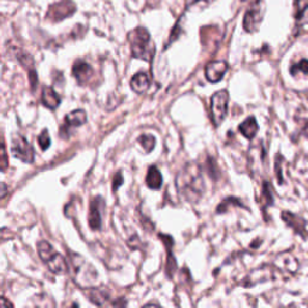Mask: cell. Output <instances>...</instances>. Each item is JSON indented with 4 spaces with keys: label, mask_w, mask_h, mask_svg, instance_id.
<instances>
[{
    "label": "cell",
    "mask_w": 308,
    "mask_h": 308,
    "mask_svg": "<svg viewBox=\"0 0 308 308\" xmlns=\"http://www.w3.org/2000/svg\"><path fill=\"white\" fill-rule=\"evenodd\" d=\"M176 188L182 200L198 204L206 191L203 169L197 163H188L176 177Z\"/></svg>",
    "instance_id": "6da1fadb"
},
{
    "label": "cell",
    "mask_w": 308,
    "mask_h": 308,
    "mask_svg": "<svg viewBox=\"0 0 308 308\" xmlns=\"http://www.w3.org/2000/svg\"><path fill=\"white\" fill-rule=\"evenodd\" d=\"M128 40L130 42L131 54L134 58L144 59V61H152L155 48L151 42V35L147 29L138 26L129 33Z\"/></svg>",
    "instance_id": "7a4b0ae2"
},
{
    "label": "cell",
    "mask_w": 308,
    "mask_h": 308,
    "mask_svg": "<svg viewBox=\"0 0 308 308\" xmlns=\"http://www.w3.org/2000/svg\"><path fill=\"white\" fill-rule=\"evenodd\" d=\"M38 253L40 259L47 265L48 270L54 274H65L69 271L65 258L53 249V247L46 241L38 243Z\"/></svg>",
    "instance_id": "3957f363"
},
{
    "label": "cell",
    "mask_w": 308,
    "mask_h": 308,
    "mask_svg": "<svg viewBox=\"0 0 308 308\" xmlns=\"http://www.w3.org/2000/svg\"><path fill=\"white\" fill-rule=\"evenodd\" d=\"M228 104H229V93L219 91L214 93L211 98V118L214 127H219L228 115Z\"/></svg>",
    "instance_id": "277c9868"
},
{
    "label": "cell",
    "mask_w": 308,
    "mask_h": 308,
    "mask_svg": "<svg viewBox=\"0 0 308 308\" xmlns=\"http://www.w3.org/2000/svg\"><path fill=\"white\" fill-rule=\"evenodd\" d=\"M265 5L263 0H256L250 8L247 10L243 18V28L248 33H254L258 31L261 21L264 18Z\"/></svg>",
    "instance_id": "5b68a950"
},
{
    "label": "cell",
    "mask_w": 308,
    "mask_h": 308,
    "mask_svg": "<svg viewBox=\"0 0 308 308\" xmlns=\"http://www.w3.org/2000/svg\"><path fill=\"white\" fill-rule=\"evenodd\" d=\"M11 152L16 158L23 163L32 164L34 161V148L22 135H15L12 137Z\"/></svg>",
    "instance_id": "8992f818"
},
{
    "label": "cell",
    "mask_w": 308,
    "mask_h": 308,
    "mask_svg": "<svg viewBox=\"0 0 308 308\" xmlns=\"http://www.w3.org/2000/svg\"><path fill=\"white\" fill-rule=\"evenodd\" d=\"M76 12V5L72 0H61L49 6L46 18L51 22H61Z\"/></svg>",
    "instance_id": "52a82bcc"
},
{
    "label": "cell",
    "mask_w": 308,
    "mask_h": 308,
    "mask_svg": "<svg viewBox=\"0 0 308 308\" xmlns=\"http://www.w3.org/2000/svg\"><path fill=\"white\" fill-rule=\"evenodd\" d=\"M104 207V200H102V198L100 197L95 198L91 203V206H89L88 223L89 227H91L93 230H99L101 228V216Z\"/></svg>",
    "instance_id": "ba28073f"
},
{
    "label": "cell",
    "mask_w": 308,
    "mask_h": 308,
    "mask_svg": "<svg viewBox=\"0 0 308 308\" xmlns=\"http://www.w3.org/2000/svg\"><path fill=\"white\" fill-rule=\"evenodd\" d=\"M228 71V63L224 61H214L208 63L205 68V76H206L207 81L211 83H217L219 82L225 72Z\"/></svg>",
    "instance_id": "9c48e42d"
},
{
    "label": "cell",
    "mask_w": 308,
    "mask_h": 308,
    "mask_svg": "<svg viewBox=\"0 0 308 308\" xmlns=\"http://www.w3.org/2000/svg\"><path fill=\"white\" fill-rule=\"evenodd\" d=\"M282 219L288 227H290L291 229L295 231L296 234H299L301 237L307 238L308 237V231L306 229V220L302 218L296 216V214L290 213L288 211L282 212Z\"/></svg>",
    "instance_id": "30bf717a"
},
{
    "label": "cell",
    "mask_w": 308,
    "mask_h": 308,
    "mask_svg": "<svg viewBox=\"0 0 308 308\" xmlns=\"http://www.w3.org/2000/svg\"><path fill=\"white\" fill-rule=\"evenodd\" d=\"M72 75L78 82V85H86L93 77V69L85 61H77L72 68Z\"/></svg>",
    "instance_id": "8fae6325"
},
{
    "label": "cell",
    "mask_w": 308,
    "mask_h": 308,
    "mask_svg": "<svg viewBox=\"0 0 308 308\" xmlns=\"http://www.w3.org/2000/svg\"><path fill=\"white\" fill-rule=\"evenodd\" d=\"M86 123H87V115H86V112L83 110H75L69 115H66L64 125H63L62 129L68 130L70 128L81 127V125Z\"/></svg>",
    "instance_id": "7c38bea8"
},
{
    "label": "cell",
    "mask_w": 308,
    "mask_h": 308,
    "mask_svg": "<svg viewBox=\"0 0 308 308\" xmlns=\"http://www.w3.org/2000/svg\"><path fill=\"white\" fill-rule=\"evenodd\" d=\"M150 85H151V79L148 77V75L145 74V72H137L136 75L132 76L130 81L132 91L136 92L137 94L145 93L148 88H150Z\"/></svg>",
    "instance_id": "4fadbf2b"
},
{
    "label": "cell",
    "mask_w": 308,
    "mask_h": 308,
    "mask_svg": "<svg viewBox=\"0 0 308 308\" xmlns=\"http://www.w3.org/2000/svg\"><path fill=\"white\" fill-rule=\"evenodd\" d=\"M41 100L42 104L47 108H51V110L57 108L59 104H61V97H59L58 93L52 87H44V89H42Z\"/></svg>",
    "instance_id": "5bb4252c"
},
{
    "label": "cell",
    "mask_w": 308,
    "mask_h": 308,
    "mask_svg": "<svg viewBox=\"0 0 308 308\" xmlns=\"http://www.w3.org/2000/svg\"><path fill=\"white\" fill-rule=\"evenodd\" d=\"M85 294L87 295L88 300L97 306H105L108 300L107 291L104 289H99V288H88L85 290Z\"/></svg>",
    "instance_id": "9a60e30c"
},
{
    "label": "cell",
    "mask_w": 308,
    "mask_h": 308,
    "mask_svg": "<svg viewBox=\"0 0 308 308\" xmlns=\"http://www.w3.org/2000/svg\"><path fill=\"white\" fill-rule=\"evenodd\" d=\"M146 184L151 189H160L161 185H163V176H161L160 171L157 166H151L150 170L147 172V176H146Z\"/></svg>",
    "instance_id": "2e32d148"
},
{
    "label": "cell",
    "mask_w": 308,
    "mask_h": 308,
    "mask_svg": "<svg viewBox=\"0 0 308 308\" xmlns=\"http://www.w3.org/2000/svg\"><path fill=\"white\" fill-rule=\"evenodd\" d=\"M238 130H240V132L243 135L244 137L251 140V138L257 135L258 130H259V125H258L256 118L249 117L240 124Z\"/></svg>",
    "instance_id": "e0dca14e"
},
{
    "label": "cell",
    "mask_w": 308,
    "mask_h": 308,
    "mask_svg": "<svg viewBox=\"0 0 308 308\" xmlns=\"http://www.w3.org/2000/svg\"><path fill=\"white\" fill-rule=\"evenodd\" d=\"M163 240V243L166 246L167 249V263H166V273L169 277H171L172 274L175 273V271H176V260H175V257H171V248L174 246V241H172V238L170 236H166V235H160L159 236Z\"/></svg>",
    "instance_id": "ac0fdd59"
},
{
    "label": "cell",
    "mask_w": 308,
    "mask_h": 308,
    "mask_svg": "<svg viewBox=\"0 0 308 308\" xmlns=\"http://www.w3.org/2000/svg\"><path fill=\"white\" fill-rule=\"evenodd\" d=\"M138 142H140V145L142 146V148H144L146 153H151L155 146V138L152 136V135L147 134L141 135V136L138 137Z\"/></svg>",
    "instance_id": "d6986e66"
},
{
    "label": "cell",
    "mask_w": 308,
    "mask_h": 308,
    "mask_svg": "<svg viewBox=\"0 0 308 308\" xmlns=\"http://www.w3.org/2000/svg\"><path fill=\"white\" fill-rule=\"evenodd\" d=\"M230 206H243V205L236 198H228L221 201V204L218 206L217 213H225V212L229 210Z\"/></svg>",
    "instance_id": "ffe728a7"
},
{
    "label": "cell",
    "mask_w": 308,
    "mask_h": 308,
    "mask_svg": "<svg viewBox=\"0 0 308 308\" xmlns=\"http://www.w3.org/2000/svg\"><path fill=\"white\" fill-rule=\"evenodd\" d=\"M299 72H302L304 75H308V59H301L299 63L293 64L290 66V74L296 76Z\"/></svg>",
    "instance_id": "44dd1931"
},
{
    "label": "cell",
    "mask_w": 308,
    "mask_h": 308,
    "mask_svg": "<svg viewBox=\"0 0 308 308\" xmlns=\"http://www.w3.org/2000/svg\"><path fill=\"white\" fill-rule=\"evenodd\" d=\"M294 8H295L294 16L296 19H300L308 9V0H294Z\"/></svg>",
    "instance_id": "7402d4cb"
},
{
    "label": "cell",
    "mask_w": 308,
    "mask_h": 308,
    "mask_svg": "<svg viewBox=\"0 0 308 308\" xmlns=\"http://www.w3.org/2000/svg\"><path fill=\"white\" fill-rule=\"evenodd\" d=\"M263 197L265 198V203H266V206H272V205H273L272 188H271L269 182H264V184H263Z\"/></svg>",
    "instance_id": "603a6c76"
},
{
    "label": "cell",
    "mask_w": 308,
    "mask_h": 308,
    "mask_svg": "<svg viewBox=\"0 0 308 308\" xmlns=\"http://www.w3.org/2000/svg\"><path fill=\"white\" fill-rule=\"evenodd\" d=\"M38 142H39L40 147H41L42 151H46L49 147V145H51V137H49L48 131L46 130V129L41 132V134L39 135Z\"/></svg>",
    "instance_id": "cb8c5ba5"
},
{
    "label": "cell",
    "mask_w": 308,
    "mask_h": 308,
    "mask_svg": "<svg viewBox=\"0 0 308 308\" xmlns=\"http://www.w3.org/2000/svg\"><path fill=\"white\" fill-rule=\"evenodd\" d=\"M123 176H122L121 172H118V174H116V176L114 178V184H112V190L116 191L118 189L119 187H121L122 184H123Z\"/></svg>",
    "instance_id": "d4e9b609"
},
{
    "label": "cell",
    "mask_w": 308,
    "mask_h": 308,
    "mask_svg": "<svg viewBox=\"0 0 308 308\" xmlns=\"http://www.w3.org/2000/svg\"><path fill=\"white\" fill-rule=\"evenodd\" d=\"M0 164H2V170L5 171L6 166H8V161H6V151L4 142H3L2 145V161H0Z\"/></svg>",
    "instance_id": "484cf974"
},
{
    "label": "cell",
    "mask_w": 308,
    "mask_h": 308,
    "mask_svg": "<svg viewBox=\"0 0 308 308\" xmlns=\"http://www.w3.org/2000/svg\"><path fill=\"white\" fill-rule=\"evenodd\" d=\"M212 2H213V0H197V2H195L193 5H199V4H205V5H208V4H211Z\"/></svg>",
    "instance_id": "4316f807"
},
{
    "label": "cell",
    "mask_w": 308,
    "mask_h": 308,
    "mask_svg": "<svg viewBox=\"0 0 308 308\" xmlns=\"http://www.w3.org/2000/svg\"><path fill=\"white\" fill-rule=\"evenodd\" d=\"M2 198H4L5 197V194H6V185H5V183H2Z\"/></svg>",
    "instance_id": "83f0119b"
}]
</instances>
